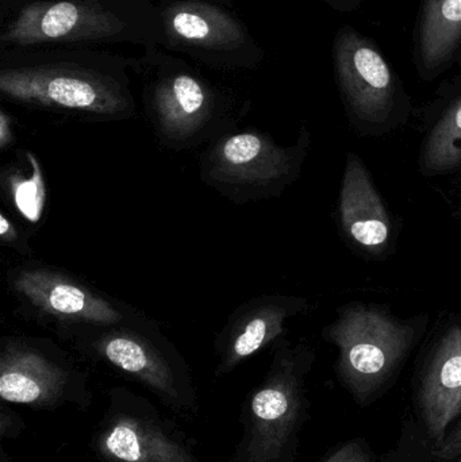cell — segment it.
Listing matches in <instances>:
<instances>
[{
	"instance_id": "8fae6325",
	"label": "cell",
	"mask_w": 461,
	"mask_h": 462,
	"mask_svg": "<svg viewBox=\"0 0 461 462\" xmlns=\"http://www.w3.org/2000/svg\"><path fill=\"white\" fill-rule=\"evenodd\" d=\"M308 143L281 148L265 135L240 133L222 141L208 162V179L219 189H283L297 178Z\"/></svg>"
},
{
	"instance_id": "6da1fadb",
	"label": "cell",
	"mask_w": 461,
	"mask_h": 462,
	"mask_svg": "<svg viewBox=\"0 0 461 462\" xmlns=\"http://www.w3.org/2000/svg\"><path fill=\"white\" fill-rule=\"evenodd\" d=\"M134 57L94 48L7 49L0 54V92L21 105L97 116L134 108L127 69Z\"/></svg>"
},
{
	"instance_id": "44dd1931",
	"label": "cell",
	"mask_w": 461,
	"mask_h": 462,
	"mask_svg": "<svg viewBox=\"0 0 461 462\" xmlns=\"http://www.w3.org/2000/svg\"><path fill=\"white\" fill-rule=\"evenodd\" d=\"M11 143H13L11 119L5 114V111H2V114H0V146H2V149H5Z\"/></svg>"
},
{
	"instance_id": "e0dca14e",
	"label": "cell",
	"mask_w": 461,
	"mask_h": 462,
	"mask_svg": "<svg viewBox=\"0 0 461 462\" xmlns=\"http://www.w3.org/2000/svg\"><path fill=\"white\" fill-rule=\"evenodd\" d=\"M420 172L427 178L461 172V92L430 124L420 152Z\"/></svg>"
},
{
	"instance_id": "cb8c5ba5",
	"label": "cell",
	"mask_w": 461,
	"mask_h": 462,
	"mask_svg": "<svg viewBox=\"0 0 461 462\" xmlns=\"http://www.w3.org/2000/svg\"><path fill=\"white\" fill-rule=\"evenodd\" d=\"M216 2L221 3V5H229V7H232V3H230V0H216Z\"/></svg>"
},
{
	"instance_id": "d6986e66",
	"label": "cell",
	"mask_w": 461,
	"mask_h": 462,
	"mask_svg": "<svg viewBox=\"0 0 461 462\" xmlns=\"http://www.w3.org/2000/svg\"><path fill=\"white\" fill-rule=\"evenodd\" d=\"M24 422L15 411L3 404L0 409V441L5 442V439H18L23 433Z\"/></svg>"
},
{
	"instance_id": "8992f818",
	"label": "cell",
	"mask_w": 461,
	"mask_h": 462,
	"mask_svg": "<svg viewBox=\"0 0 461 462\" xmlns=\"http://www.w3.org/2000/svg\"><path fill=\"white\" fill-rule=\"evenodd\" d=\"M162 49L218 69L254 68L263 49L245 24L216 0H170L159 5Z\"/></svg>"
},
{
	"instance_id": "3957f363",
	"label": "cell",
	"mask_w": 461,
	"mask_h": 462,
	"mask_svg": "<svg viewBox=\"0 0 461 462\" xmlns=\"http://www.w3.org/2000/svg\"><path fill=\"white\" fill-rule=\"evenodd\" d=\"M324 338L338 350L340 379L357 399L378 393L427 330L429 317H395L387 307L351 303L337 310Z\"/></svg>"
},
{
	"instance_id": "30bf717a",
	"label": "cell",
	"mask_w": 461,
	"mask_h": 462,
	"mask_svg": "<svg viewBox=\"0 0 461 462\" xmlns=\"http://www.w3.org/2000/svg\"><path fill=\"white\" fill-rule=\"evenodd\" d=\"M140 60L153 69L148 86L149 107L162 134L184 138L205 126L216 106L205 79L162 48L148 49Z\"/></svg>"
},
{
	"instance_id": "52a82bcc",
	"label": "cell",
	"mask_w": 461,
	"mask_h": 462,
	"mask_svg": "<svg viewBox=\"0 0 461 462\" xmlns=\"http://www.w3.org/2000/svg\"><path fill=\"white\" fill-rule=\"evenodd\" d=\"M91 447L102 462H199L181 430L124 387L108 393Z\"/></svg>"
},
{
	"instance_id": "9c48e42d",
	"label": "cell",
	"mask_w": 461,
	"mask_h": 462,
	"mask_svg": "<svg viewBox=\"0 0 461 462\" xmlns=\"http://www.w3.org/2000/svg\"><path fill=\"white\" fill-rule=\"evenodd\" d=\"M0 398L5 403L23 404L54 411L65 404L88 410L92 393L87 376L64 356L43 345L7 339L0 352Z\"/></svg>"
},
{
	"instance_id": "9a60e30c",
	"label": "cell",
	"mask_w": 461,
	"mask_h": 462,
	"mask_svg": "<svg viewBox=\"0 0 461 462\" xmlns=\"http://www.w3.org/2000/svg\"><path fill=\"white\" fill-rule=\"evenodd\" d=\"M420 404L433 439H443L461 414V326L443 331L430 350L422 372Z\"/></svg>"
},
{
	"instance_id": "7c38bea8",
	"label": "cell",
	"mask_w": 461,
	"mask_h": 462,
	"mask_svg": "<svg viewBox=\"0 0 461 462\" xmlns=\"http://www.w3.org/2000/svg\"><path fill=\"white\" fill-rule=\"evenodd\" d=\"M338 224L355 249L373 258L383 257L394 244L392 216L364 162L349 153L338 198Z\"/></svg>"
},
{
	"instance_id": "603a6c76",
	"label": "cell",
	"mask_w": 461,
	"mask_h": 462,
	"mask_svg": "<svg viewBox=\"0 0 461 462\" xmlns=\"http://www.w3.org/2000/svg\"><path fill=\"white\" fill-rule=\"evenodd\" d=\"M325 5H330L333 10L343 11V13H349L360 7L364 0H319Z\"/></svg>"
},
{
	"instance_id": "7402d4cb",
	"label": "cell",
	"mask_w": 461,
	"mask_h": 462,
	"mask_svg": "<svg viewBox=\"0 0 461 462\" xmlns=\"http://www.w3.org/2000/svg\"><path fill=\"white\" fill-rule=\"evenodd\" d=\"M0 236H2V241L5 244H13V242L18 241V234H16L15 227L8 221L5 214L0 217Z\"/></svg>"
},
{
	"instance_id": "ac0fdd59",
	"label": "cell",
	"mask_w": 461,
	"mask_h": 462,
	"mask_svg": "<svg viewBox=\"0 0 461 462\" xmlns=\"http://www.w3.org/2000/svg\"><path fill=\"white\" fill-rule=\"evenodd\" d=\"M27 160L32 165V175L14 176L11 179V197L16 210L32 224H37L45 208V181L40 164L32 154L27 153Z\"/></svg>"
},
{
	"instance_id": "ba28073f",
	"label": "cell",
	"mask_w": 461,
	"mask_h": 462,
	"mask_svg": "<svg viewBox=\"0 0 461 462\" xmlns=\"http://www.w3.org/2000/svg\"><path fill=\"white\" fill-rule=\"evenodd\" d=\"M92 338L91 353L148 388L179 414H195L198 396L183 357L165 339L111 326Z\"/></svg>"
},
{
	"instance_id": "277c9868",
	"label": "cell",
	"mask_w": 461,
	"mask_h": 462,
	"mask_svg": "<svg viewBox=\"0 0 461 462\" xmlns=\"http://www.w3.org/2000/svg\"><path fill=\"white\" fill-rule=\"evenodd\" d=\"M305 347H281L244 404V433L229 462H290L303 415Z\"/></svg>"
},
{
	"instance_id": "4fadbf2b",
	"label": "cell",
	"mask_w": 461,
	"mask_h": 462,
	"mask_svg": "<svg viewBox=\"0 0 461 462\" xmlns=\"http://www.w3.org/2000/svg\"><path fill=\"white\" fill-rule=\"evenodd\" d=\"M14 288L30 304L60 319L97 328L116 326L124 319L110 301L59 272L24 269L14 277Z\"/></svg>"
},
{
	"instance_id": "5b68a950",
	"label": "cell",
	"mask_w": 461,
	"mask_h": 462,
	"mask_svg": "<svg viewBox=\"0 0 461 462\" xmlns=\"http://www.w3.org/2000/svg\"><path fill=\"white\" fill-rule=\"evenodd\" d=\"M336 80L360 135H382L408 121L410 100L375 41L343 26L333 43Z\"/></svg>"
},
{
	"instance_id": "d4e9b609",
	"label": "cell",
	"mask_w": 461,
	"mask_h": 462,
	"mask_svg": "<svg viewBox=\"0 0 461 462\" xmlns=\"http://www.w3.org/2000/svg\"><path fill=\"white\" fill-rule=\"evenodd\" d=\"M154 3H157V5H161V3L170 2V0H153Z\"/></svg>"
},
{
	"instance_id": "2e32d148",
	"label": "cell",
	"mask_w": 461,
	"mask_h": 462,
	"mask_svg": "<svg viewBox=\"0 0 461 462\" xmlns=\"http://www.w3.org/2000/svg\"><path fill=\"white\" fill-rule=\"evenodd\" d=\"M461 56V0H422L414 32V62L430 81Z\"/></svg>"
},
{
	"instance_id": "7a4b0ae2",
	"label": "cell",
	"mask_w": 461,
	"mask_h": 462,
	"mask_svg": "<svg viewBox=\"0 0 461 462\" xmlns=\"http://www.w3.org/2000/svg\"><path fill=\"white\" fill-rule=\"evenodd\" d=\"M118 43L145 51L162 48L159 5L153 0H18L0 27V51Z\"/></svg>"
},
{
	"instance_id": "5bb4252c",
	"label": "cell",
	"mask_w": 461,
	"mask_h": 462,
	"mask_svg": "<svg viewBox=\"0 0 461 462\" xmlns=\"http://www.w3.org/2000/svg\"><path fill=\"white\" fill-rule=\"evenodd\" d=\"M308 309L303 299L267 296L237 310L219 337L218 374H230L283 334L284 323Z\"/></svg>"
},
{
	"instance_id": "ffe728a7",
	"label": "cell",
	"mask_w": 461,
	"mask_h": 462,
	"mask_svg": "<svg viewBox=\"0 0 461 462\" xmlns=\"http://www.w3.org/2000/svg\"><path fill=\"white\" fill-rule=\"evenodd\" d=\"M324 462H370V458L357 442H349Z\"/></svg>"
}]
</instances>
